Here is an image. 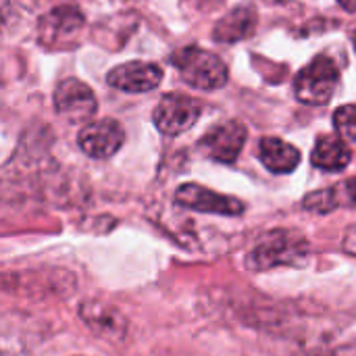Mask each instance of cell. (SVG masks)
<instances>
[{
	"label": "cell",
	"instance_id": "cell-10",
	"mask_svg": "<svg viewBox=\"0 0 356 356\" xmlns=\"http://www.w3.org/2000/svg\"><path fill=\"white\" fill-rule=\"evenodd\" d=\"M161 79H163V69L154 63H144V60L123 63L111 69L106 75V81L111 88H117L129 94L150 92L161 83Z\"/></svg>",
	"mask_w": 356,
	"mask_h": 356
},
{
	"label": "cell",
	"instance_id": "cell-2",
	"mask_svg": "<svg viewBox=\"0 0 356 356\" xmlns=\"http://www.w3.org/2000/svg\"><path fill=\"white\" fill-rule=\"evenodd\" d=\"M171 60L184 77V81L192 88L217 90L227 83L229 73L225 63L209 50H202L198 46H186L177 50L171 56Z\"/></svg>",
	"mask_w": 356,
	"mask_h": 356
},
{
	"label": "cell",
	"instance_id": "cell-19",
	"mask_svg": "<svg viewBox=\"0 0 356 356\" xmlns=\"http://www.w3.org/2000/svg\"><path fill=\"white\" fill-rule=\"evenodd\" d=\"M353 44H355V50H356V31H355V35H353Z\"/></svg>",
	"mask_w": 356,
	"mask_h": 356
},
{
	"label": "cell",
	"instance_id": "cell-3",
	"mask_svg": "<svg viewBox=\"0 0 356 356\" xmlns=\"http://www.w3.org/2000/svg\"><path fill=\"white\" fill-rule=\"evenodd\" d=\"M340 81V71L336 63L327 56H317L311 65H307L296 81H294V94L302 104L309 106H323L334 96Z\"/></svg>",
	"mask_w": 356,
	"mask_h": 356
},
{
	"label": "cell",
	"instance_id": "cell-16",
	"mask_svg": "<svg viewBox=\"0 0 356 356\" xmlns=\"http://www.w3.org/2000/svg\"><path fill=\"white\" fill-rule=\"evenodd\" d=\"M332 192H334L336 209H340V207H353V209H356V177L344 179L342 184L334 186Z\"/></svg>",
	"mask_w": 356,
	"mask_h": 356
},
{
	"label": "cell",
	"instance_id": "cell-12",
	"mask_svg": "<svg viewBox=\"0 0 356 356\" xmlns=\"http://www.w3.org/2000/svg\"><path fill=\"white\" fill-rule=\"evenodd\" d=\"M259 159L271 173H292L300 163V150L280 138H263Z\"/></svg>",
	"mask_w": 356,
	"mask_h": 356
},
{
	"label": "cell",
	"instance_id": "cell-11",
	"mask_svg": "<svg viewBox=\"0 0 356 356\" xmlns=\"http://www.w3.org/2000/svg\"><path fill=\"white\" fill-rule=\"evenodd\" d=\"M81 27H83V15L77 6L73 4L54 6L38 23L40 42L54 48L58 44H65L67 38L75 35Z\"/></svg>",
	"mask_w": 356,
	"mask_h": 356
},
{
	"label": "cell",
	"instance_id": "cell-1",
	"mask_svg": "<svg viewBox=\"0 0 356 356\" xmlns=\"http://www.w3.org/2000/svg\"><path fill=\"white\" fill-rule=\"evenodd\" d=\"M311 246L307 238L292 229L269 232L246 257L250 271H271L275 267H298L309 259Z\"/></svg>",
	"mask_w": 356,
	"mask_h": 356
},
{
	"label": "cell",
	"instance_id": "cell-7",
	"mask_svg": "<svg viewBox=\"0 0 356 356\" xmlns=\"http://www.w3.org/2000/svg\"><path fill=\"white\" fill-rule=\"evenodd\" d=\"M54 108L58 115L77 123V121L90 119L96 113L98 102L88 83L75 77H69V79H63L54 90Z\"/></svg>",
	"mask_w": 356,
	"mask_h": 356
},
{
	"label": "cell",
	"instance_id": "cell-8",
	"mask_svg": "<svg viewBox=\"0 0 356 356\" xmlns=\"http://www.w3.org/2000/svg\"><path fill=\"white\" fill-rule=\"evenodd\" d=\"M246 136H248V131L240 121H225V123L209 129L202 136L200 148L213 161L234 163L246 144Z\"/></svg>",
	"mask_w": 356,
	"mask_h": 356
},
{
	"label": "cell",
	"instance_id": "cell-15",
	"mask_svg": "<svg viewBox=\"0 0 356 356\" xmlns=\"http://www.w3.org/2000/svg\"><path fill=\"white\" fill-rule=\"evenodd\" d=\"M334 125L344 140H350L356 144V106L353 104L340 106L334 113Z\"/></svg>",
	"mask_w": 356,
	"mask_h": 356
},
{
	"label": "cell",
	"instance_id": "cell-18",
	"mask_svg": "<svg viewBox=\"0 0 356 356\" xmlns=\"http://www.w3.org/2000/svg\"><path fill=\"white\" fill-rule=\"evenodd\" d=\"M338 2H340V6H342L344 10L356 13V0H338Z\"/></svg>",
	"mask_w": 356,
	"mask_h": 356
},
{
	"label": "cell",
	"instance_id": "cell-13",
	"mask_svg": "<svg viewBox=\"0 0 356 356\" xmlns=\"http://www.w3.org/2000/svg\"><path fill=\"white\" fill-rule=\"evenodd\" d=\"M353 152L338 136H321L311 152V163L323 171H342L350 165Z\"/></svg>",
	"mask_w": 356,
	"mask_h": 356
},
{
	"label": "cell",
	"instance_id": "cell-6",
	"mask_svg": "<svg viewBox=\"0 0 356 356\" xmlns=\"http://www.w3.org/2000/svg\"><path fill=\"white\" fill-rule=\"evenodd\" d=\"M125 142V131L115 119H98L81 127L77 134L79 148L92 159L113 156Z\"/></svg>",
	"mask_w": 356,
	"mask_h": 356
},
{
	"label": "cell",
	"instance_id": "cell-5",
	"mask_svg": "<svg viewBox=\"0 0 356 356\" xmlns=\"http://www.w3.org/2000/svg\"><path fill=\"white\" fill-rule=\"evenodd\" d=\"M175 202L184 209H192V211H200V213H211V215H225V217H238L244 213V202L234 198V196H225V194H217L204 186L198 184H184L177 188L175 192Z\"/></svg>",
	"mask_w": 356,
	"mask_h": 356
},
{
	"label": "cell",
	"instance_id": "cell-14",
	"mask_svg": "<svg viewBox=\"0 0 356 356\" xmlns=\"http://www.w3.org/2000/svg\"><path fill=\"white\" fill-rule=\"evenodd\" d=\"M257 27V10L254 6H238L227 17H223L215 27V40L232 44L248 38Z\"/></svg>",
	"mask_w": 356,
	"mask_h": 356
},
{
	"label": "cell",
	"instance_id": "cell-17",
	"mask_svg": "<svg viewBox=\"0 0 356 356\" xmlns=\"http://www.w3.org/2000/svg\"><path fill=\"white\" fill-rule=\"evenodd\" d=\"M344 248H346L348 252L356 254V225L353 227V229H348V234H346V240H344Z\"/></svg>",
	"mask_w": 356,
	"mask_h": 356
},
{
	"label": "cell",
	"instance_id": "cell-9",
	"mask_svg": "<svg viewBox=\"0 0 356 356\" xmlns=\"http://www.w3.org/2000/svg\"><path fill=\"white\" fill-rule=\"evenodd\" d=\"M79 317L90 332L106 342H121L127 336V319L113 305L88 300L79 307Z\"/></svg>",
	"mask_w": 356,
	"mask_h": 356
},
{
	"label": "cell",
	"instance_id": "cell-4",
	"mask_svg": "<svg viewBox=\"0 0 356 356\" xmlns=\"http://www.w3.org/2000/svg\"><path fill=\"white\" fill-rule=\"evenodd\" d=\"M202 106L196 98L179 92L165 94L154 108V125L165 136H179L188 131L200 117Z\"/></svg>",
	"mask_w": 356,
	"mask_h": 356
}]
</instances>
